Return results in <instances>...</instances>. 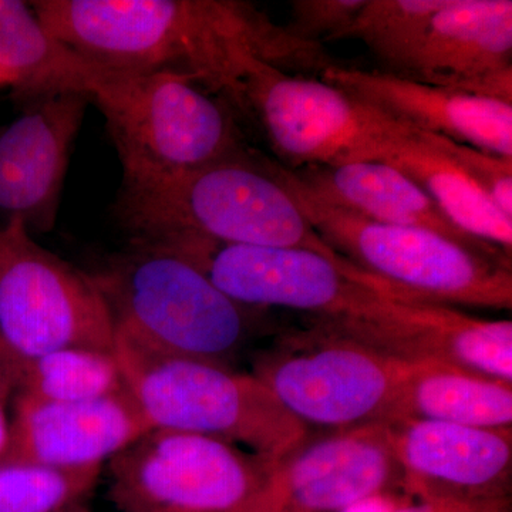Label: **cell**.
Returning <instances> with one entry per match:
<instances>
[{"label": "cell", "mask_w": 512, "mask_h": 512, "mask_svg": "<svg viewBox=\"0 0 512 512\" xmlns=\"http://www.w3.org/2000/svg\"><path fill=\"white\" fill-rule=\"evenodd\" d=\"M43 26L74 52L121 73H170L234 103L256 62L295 76L335 64L241 0H37Z\"/></svg>", "instance_id": "cell-1"}, {"label": "cell", "mask_w": 512, "mask_h": 512, "mask_svg": "<svg viewBox=\"0 0 512 512\" xmlns=\"http://www.w3.org/2000/svg\"><path fill=\"white\" fill-rule=\"evenodd\" d=\"M117 221L130 242L195 238L247 247L306 249L350 271L299 208L275 161L249 148L227 160L146 183H123Z\"/></svg>", "instance_id": "cell-2"}, {"label": "cell", "mask_w": 512, "mask_h": 512, "mask_svg": "<svg viewBox=\"0 0 512 512\" xmlns=\"http://www.w3.org/2000/svg\"><path fill=\"white\" fill-rule=\"evenodd\" d=\"M116 339L165 356L229 366L251 338L255 313L170 249L130 242L89 272Z\"/></svg>", "instance_id": "cell-3"}, {"label": "cell", "mask_w": 512, "mask_h": 512, "mask_svg": "<svg viewBox=\"0 0 512 512\" xmlns=\"http://www.w3.org/2000/svg\"><path fill=\"white\" fill-rule=\"evenodd\" d=\"M114 355L127 389L154 429L215 437L275 464L306 441V424L252 373L160 355L121 339Z\"/></svg>", "instance_id": "cell-4"}, {"label": "cell", "mask_w": 512, "mask_h": 512, "mask_svg": "<svg viewBox=\"0 0 512 512\" xmlns=\"http://www.w3.org/2000/svg\"><path fill=\"white\" fill-rule=\"evenodd\" d=\"M93 103L106 119L123 183L177 177L251 148L227 99L175 74L116 72Z\"/></svg>", "instance_id": "cell-5"}, {"label": "cell", "mask_w": 512, "mask_h": 512, "mask_svg": "<svg viewBox=\"0 0 512 512\" xmlns=\"http://www.w3.org/2000/svg\"><path fill=\"white\" fill-rule=\"evenodd\" d=\"M276 173L320 238L367 274L416 301L512 308L511 262L426 229L380 224L316 200L275 163Z\"/></svg>", "instance_id": "cell-6"}, {"label": "cell", "mask_w": 512, "mask_h": 512, "mask_svg": "<svg viewBox=\"0 0 512 512\" xmlns=\"http://www.w3.org/2000/svg\"><path fill=\"white\" fill-rule=\"evenodd\" d=\"M232 106L288 170L380 161L416 131L322 79L264 62L251 67Z\"/></svg>", "instance_id": "cell-7"}, {"label": "cell", "mask_w": 512, "mask_h": 512, "mask_svg": "<svg viewBox=\"0 0 512 512\" xmlns=\"http://www.w3.org/2000/svg\"><path fill=\"white\" fill-rule=\"evenodd\" d=\"M278 466L202 434L153 429L109 460V498L124 512H259Z\"/></svg>", "instance_id": "cell-8"}, {"label": "cell", "mask_w": 512, "mask_h": 512, "mask_svg": "<svg viewBox=\"0 0 512 512\" xmlns=\"http://www.w3.org/2000/svg\"><path fill=\"white\" fill-rule=\"evenodd\" d=\"M256 355L254 372L302 423L348 429L389 421L404 360L369 349L313 320Z\"/></svg>", "instance_id": "cell-9"}, {"label": "cell", "mask_w": 512, "mask_h": 512, "mask_svg": "<svg viewBox=\"0 0 512 512\" xmlns=\"http://www.w3.org/2000/svg\"><path fill=\"white\" fill-rule=\"evenodd\" d=\"M0 335L23 359L116 350L109 308L89 272L37 244L16 220L0 225Z\"/></svg>", "instance_id": "cell-10"}, {"label": "cell", "mask_w": 512, "mask_h": 512, "mask_svg": "<svg viewBox=\"0 0 512 512\" xmlns=\"http://www.w3.org/2000/svg\"><path fill=\"white\" fill-rule=\"evenodd\" d=\"M170 249L201 269L225 295L248 308L345 315L379 292L397 289L362 269L350 271L306 249L247 247L205 239L144 242Z\"/></svg>", "instance_id": "cell-11"}, {"label": "cell", "mask_w": 512, "mask_h": 512, "mask_svg": "<svg viewBox=\"0 0 512 512\" xmlns=\"http://www.w3.org/2000/svg\"><path fill=\"white\" fill-rule=\"evenodd\" d=\"M315 320L404 362L450 363L512 383V322L379 292L345 315Z\"/></svg>", "instance_id": "cell-12"}, {"label": "cell", "mask_w": 512, "mask_h": 512, "mask_svg": "<svg viewBox=\"0 0 512 512\" xmlns=\"http://www.w3.org/2000/svg\"><path fill=\"white\" fill-rule=\"evenodd\" d=\"M402 483L389 423L339 429L276 466L259 512H342Z\"/></svg>", "instance_id": "cell-13"}, {"label": "cell", "mask_w": 512, "mask_h": 512, "mask_svg": "<svg viewBox=\"0 0 512 512\" xmlns=\"http://www.w3.org/2000/svg\"><path fill=\"white\" fill-rule=\"evenodd\" d=\"M153 429L128 389L73 403L40 402L16 393L0 466L101 467Z\"/></svg>", "instance_id": "cell-14"}, {"label": "cell", "mask_w": 512, "mask_h": 512, "mask_svg": "<svg viewBox=\"0 0 512 512\" xmlns=\"http://www.w3.org/2000/svg\"><path fill=\"white\" fill-rule=\"evenodd\" d=\"M87 94L66 93L23 107L0 130V225L20 221L30 234L52 231Z\"/></svg>", "instance_id": "cell-15"}, {"label": "cell", "mask_w": 512, "mask_h": 512, "mask_svg": "<svg viewBox=\"0 0 512 512\" xmlns=\"http://www.w3.org/2000/svg\"><path fill=\"white\" fill-rule=\"evenodd\" d=\"M402 483L420 500L507 498L512 429H483L429 420L389 423Z\"/></svg>", "instance_id": "cell-16"}, {"label": "cell", "mask_w": 512, "mask_h": 512, "mask_svg": "<svg viewBox=\"0 0 512 512\" xmlns=\"http://www.w3.org/2000/svg\"><path fill=\"white\" fill-rule=\"evenodd\" d=\"M394 76L512 103V2L450 0Z\"/></svg>", "instance_id": "cell-17"}, {"label": "cell", "mask_w": 512, "mask_h": 512, "mask_svg": "<svg viewBox=\"0 0 512 512\" xmlns=\"http://www.w3.org/2000/svg\"><path fill=\"white\" fill-rule=\"evenodd\" d=\"M319 79L413 130L512 158V103L336 63Z\"/></svg>", "instance_id": "cell-18"}, {"label": "cell", "mask_w": 512, "mask_h": 512, "mask_svg": "<svg viewBox=\"0 0 512 512\" xmlns=\"http://www.w3.org/2000/svg\"><path fill=\"white\" fill-rule=\"evenodd\" d=\"M288 171L303 190L332 207L380 224L436 232L480 254L511 262L501 249L457 228L412 178L384 161Z\"/></svg>", "instance_id": "cell-19"}, {"label": "cell", "mask_w": 512, "mask_h": 512, "mask_svg": "<svg viewBox=\"0 0 512 512\" xmlns=\"http://www.w3.org/2000/svg\"><path fill=\"white\" fill-rule=\"evenodd\" d=\"M113 74L53 36L30 2L0 0V76L20 106L66 93L94 100Z\"/></svg>", "instance_id": "cell-20"}, {"label": "cell", "mask_w": 512, "mask_h": 512, "mask_svg": "<svg viewBox=\"0 0 512 512\" xmlns=\"http://www.w3.org/2000/svg\"><path fill=\"white\" fill-rule=\"evenodd\" d=\"M404 420L511 429L512 383L450 363L406 362L387 423Z\"/></svg>", "instance_id": "cell-21"}, {"label": "cell", "mask_w": 512, "mask_h": 512, "mask_svg": "<svg viewBox=\"0 0 512 512\" xmlns=\"http://www.w3.org/2000/svg\"><path fill=\"white\" fill-rule=\"evenodd\" d=\"M380 161L412 178L461 231L512 255V218L417 131Z\"/></svg>", "instance_id": "cell-22"}, {"label": "cell", "mask_w": 512, "mask_h": 512, "mask_svg": "<svg viewBox=\"0 0 512 512\" xmlns=\"http://www.w3.org/2000/svg\"><path fill=\"white\" fill-rule=\"evenodd\" d=\"M124 390L126 380L114 353L66 348L23 359L16 393L40 402L73 403L113 396Z\"/></svg>", "instance_id": "cell-23"}, {"label": "cell", "mask_w": 512, "mask_h": 512, "mask_svg": "<svg viewBox=\"0 0 512 512\" xmlns=\"http://www.w3.org/2000/svg\"><path fill=\"white\" fill-rule=\"evenodd\" d=\"M450 0H366L339 40H359L397 74L419 49L431 20Z\"/></svg>", "instance_id": "cell-24"}, {"label": "cell", "mask_w": 512, "mask_h": 512, "mask_svg": "<svg viewBox=\"0 0 512 512\" xmlns=\"http://www.w3.org/2000/svg\"><path fill=\"white\" fill-rule=\"evenodd\" d=\"M101 467L0 466V512H57L83 500L96 485Z\"/></svg>", "instance_id": "cell-25"}, {"label": "cell", "mask_w": 512, "mask_h": 512, "mask_svg": "<svg viewBox=\"0 0 512 512\" xmlns=\"http://www.w3.org/2000/svg\"><path fill=\"white\" fill-rule=\"evenodd\" d=\"M417 136L456 165L508 218H512V158L494 156L436 134L417 131Z\"/></svg>", "instance_id": "cell-26"}, {"label": "cell", "mask_w": 512, "mask_h": 512, "mask_svg": "<svg viewBox=\"0 0 512 512\" xmlns=\"http://www.w3.org/2000/svg\"><path fill=\"white\" fill-rule=\"evenodd\" d=\"M366 0H292L286 30L303 42H333L346 32Z\"/></svg>", "instance_id": "cell-27"}, {"label": "cell", "mask_w": 512, "mask_h": 512, "mask_svg": "<svg viewBox=\"0 0 512 512\" xmlns=\"http://www.w3.org/2000/svg\"><path fill=\"white\" fill-rule=\"evenodd\" d=\"M394 512H508V498L488 501L421 500Z\"/></svg>", "instance_id": "cell-28"}, {"label": "cell", "mask_w": 512, "mask_h": 512, "mask_svg": "<svg viewBox=\"0 0 512 512\" xmlns=\"http://www.w3.org/2000/svg\"><path fill=\"white\" fill-rule=\"evenodd\" d=\"M23 357L0 335V399L12 400L22 376Z\"/></svg>", "instance_id": "cell-29"}, {"label": "cell", "mask_w": 512, "mask_h": 512, "mask_svg": "<svg viewBox=\"0 0 512 512\" xmlns=\"http://www.w3.org/2000/svg\"><path fill=\"white\" fill-rule=\"evenodd\" d=\"M394 510H396V508H394L392 504L387 503L383 495H379V497L360 501V503L352 505L348 510L342 512H394Z\"/></svg>", "instance_id": "cell-30"}, {"label": "cell", "mask_w": 512, "mask_h": 512, "mask_svg": "<svg viewBox=\"0 0 512 512\" xmlns=\"http://www.w3.org/2000/svg\"><path fill=\"white\" fill-rule=\"evenodd\" d=\"M10 400L0 399V458L8 447L10 421L8 419V404Z\"/></svg>", "instance_id": "cell-31"}, {"label": "cell", "mask_w": 512, "mask_h": 512, "mask_svg": "<svg viewBox=\"0 0 512 512\" xmlns=\"http://www.w3.org/2000/svg\"><path fill=\"white\" fill-rule=\"evenodd\" d=\"M63 512H90V510L82 503V500H80L66 505V507L63 508Z\"/></svg>", "instance_id": "cell-32"}, {"label": "cell", "mask_w": 512, "mask_h": 512, "mask_svg": "<svg viewBox=\"0 0 512 512\" xmlns=\"http://www.w3.org/2000/svg\"><path fill=\"white\" fill-rule=\"evenodd\" d=\"M3 87H8V84H6L5 79L0 76V89H3Z\"/></svg>", "instance_id": "cell-33"}]
</instances>
